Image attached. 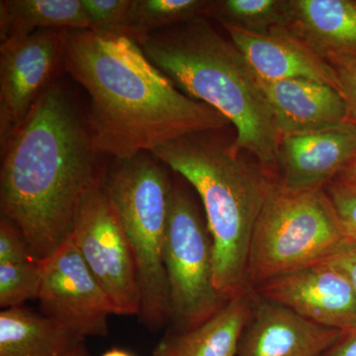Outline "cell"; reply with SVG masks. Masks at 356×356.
Listing matches in <instances>:
<instances>
[{
	"mask_svg": "<svg viewBox=\"0 0 356 356\" xmlns=\"http://www.w3.org/2000/svg\"><path fill=\"white\" fill-rule=\"evenodd\" d=\"M60 58L88 93L86 118L99 154L122 159L152 153L229 123L217 110L181 92L122 33L65 30Z\"/></svg>",
	"mask_w": 356,
	"mask_h": 356,
	"instance_id": "obj_1",
	"label": "cell"
},
{
	"mask_svg": "<svg viewBox=\"0 0 356 356\" xmlns=\"http://www.w3.org/2000/svg\"><path fill=\"white\" fill-rule=\"evenodd\" d=\"M88 118L51 83L1 147L0 209L44 262L72 235L77 210L102 175Z\"/></svg>",
	"mask_w": 356,
	"mask_h": 356,
	"instance_id": "obj_2",
	"label": "cell"
},
{
	"mask_svg": "<svg viewBox=\"0 0 356 356\" xmlns=\"http://www.w3.org/2000/svg\"><path fill=\"white\" fill-rule=\"evenodd\" d=\"M138 44L181 92L233 124L232 151L252 154L275 178L280 133L257 74L235 44L203 17L152 33Z\"/></svg>",
	"mask_w": 356,
	"mask_h": 356,
	"instance_id": "obj_3",
	"label": "cell"
},
{
	"mask_svg": "<svg viewBox=\"0 0 356 356\" xmlns=\"http://www.w3.org/2000/svg\"><path fill=\"white\" fill-rule=\"evenodd\" d=\"M208 134L179 138L152 154L197 192L212 238L215 287L229 301L252 290L248 273L250 243L276 179Z\"/></svg>",
	"mask_w": 356,
	"mask_h": 356,
	"instance_id": "obj_4",
	"label": "cell"
},
{
	"mask_svg": "<svg viewBox=\"0 0 356 356\" xmlns=\"http://www.w3.org/2000/svg\"><path fill=\"white\" fill-rule=\"evenodd\" d=\"M103 185L125 231L137 269L138 317L158 331L168 322V280L163 261L170 184L161 161L152 153L116 159Z\"/></svg>",
	"mask_w": 356,
	"mask_h": 356,
	"instance_id": "obj_5",
	"label": "cell"
},
{
	"mask_svg": "<svg viewBox=\"0 0 356 356\" xmlns=\"http://www.w3.org/2000/svg\"><path fill=\"white\" fill-rule=\"evenodd\" d=\"M348 241L325 189L292 191L275 181L252 234L250 287L327 261Z\"/></svg>",
	"mask_w": 356,
	"mask_h": 356,
	"instance_id": "obj_6",
	"label": "cell"
},
{
	"mask_svg": "<svg viewBox=\"0 0 356 356\" xmlns=\"http://www.w3.org/2000/svg\"><path fill=\"white\" fill-rule=\"evenodd\" d=\"M163 261L172 331L194 329L228 303L214 284L212 238L188 192L172 185L168 199Z\"/></svg>",
	"mask_w": 356,
	"mask_h": 356,
	"instance_id": "obj_7",
	"label": "cell"
},
{
	"mask_svg": "<svg viewBox=\"0 0 356 356\" xmlns=\"http://www.w3.org/2000/svg\"><path fill=\"white\" fill-rule=\"evenodd\" d=\"M102 177L81 200L70 236L108 295L116 315L138 316L140 293L135 259Z\"/></svg>",
	"mask_w": 356,
	"mask_h": 356,
	"instance_id": "obj_8",
	"label": "cell"
},
{
	"mask_svg": "<svg viewBox=\"0 0 356 356\" xmlns=\"http://www.w3.org/2000/svg\"><path fill=\"white\" fill-rule=\"evenodd\" d=\"M41 313L86 341L106 337L113 304L70 236L43 262Z\"/></svg>",
	"mask_w": 356,
	"mask_h": 356,
	"instance_id": "obj_9",
	"label": "cell"
},
{
	"mask_svg": "<svg viewBox=\"0 0 356 356\" xmlns=\"http://www.w3.org/2000/svg\"><path fill=\"white\" fill-rule=\"evenodd\" d=\"M65 30H39L0 44V146L17 130L50 84Z\"/></svg>",
	"mask_w": 356,
	"mask_h": 356,
	"instance_id": "obj_10",
	"label": "cell"
},
{
	"mask_svg": "<svg viewBox=\"0 0 356 356\" xmlns=\"http://www.w3.org/2000/svg\"><path fill=\"white\" fill-rule=\"evenodd\" d=\"M254 291L323 327H356L355 289L329 259L266 281Z\"/></svg>",
	"mask_w": 356,
	"mask_h": 356,
	"instance_id": "obj_11",
	"label": "cell"
},
{
	"mask_svg": "<svg viewBox=\"0 0 356 356\" xmlns=\"http://www.w3.org/2000/svg\"><path fill=\"white\" fill-rule=\"evenodd\" d=\"M356 156V125L350 120L280 137L276 181L292 191L325 189Z\"/></svg>",
	"mask_w": 356,
	"mask_h": 356,
	"instance_id": "obj_12",
	"label": "cell"
},
{
	"mask_svg": "<svg viewBox=\"0 0 356 356\" xmlns=\"http://www.w3.org/2000/svg\"><path fill=\"white\" fill-rule=\"evenodd\" d=\"M341 334L254 293L238 356H323Z\"/></svg>",
	"mask_w": 356,
	"mask_h": 356,
	"instance_id": "obj_13",
	"label": "cell"
},
{
	"mask_svg": "<svg viewBox=\"0 0 356 356\" xmlns=\"http://www.w3.org/2000/svg\"><path fill=\"white\" fill-rule=\"evenodd\" d=\"M225 29L259 79L268 81L309 79L339 90L336 72L329 60L289 28L278 27L261 34L233 27Z\"/></svg>",
	"mask_w": 356,
	"mask_h": 356,
	"instance_id": "obj_14",
	"label": "cell"
},
{
	"mask_svg": "<svg viewBox=\"0 0 356 356\" xmlns=\"http://www.w3.org/2000/svg\"><path fill=\"white\" fill-rule=\"evenodd\" d=\"M257 79L273 110L280 137L350 120L343 96L331 86L301 79L276 81Z\"/></svg>",
	"mask_w": 356,
	"mask_h": 356,
	"instance_id": "obj_15",
	"label": "cell"
},
{
	"mask_svg": "<svg viewBox=\"0 0 356 356\" xmlns=\"http://www.w3.org/2000/svg\"><path fill=\"white\" fill-rule=\"evenodd\" d=\"M327 60L356 57L355 0H289V26Z\"/></svg>",
	"mask_w": 356,
	"mask_h": 356,
	"instance_id": "obj_16",
	"label": "cell"
},
{
	"mask_svg": "<svg viewBox=\"0 0 356 356\" xmlns=\"http://www.w3.org/2000/svg\"><path fill=\"white\" fill-rule=\"evenodd\" d=\"M254 302L252 290L229 300L213 317L194 329L168 332L156 344L153 356H238Z\"/></svg>",
	"mask_w": 356,
	"mask_h": 356,
	"instance_id": "obj_17",
	"label": "cell"
},
{
	"mask_svg": "<svg viewBox=\"0 0 356 356\" xmlns=\"http://www.w3.org/2000/svg\"><path fill=\"white\" fill-rule=\"evenodd\" d=\"M83 343L55 321L24 306L0 313V356H67Z\"/></svg>",
	"mask_w": 356,
	"mask_h": 356,
	"instance_id": "obj_18",
	"label": "cell"
},
{
	"mask_svg": "<svg viewBox=\"0 0 356 356\" xmlns=\"http://www.w3.org/2000/svg\"><path fill=\"white\" fill-rule=\"evenodd\" d=\"M49 29H90L81 0H4L0 2L1 42Z\"/></svg>",
	"mask_w": 356,
	"mask_h": 356,
	"instance_id": "obj_19",
	"label": "cell"
},
{
	"mask_svg": "<svg viewBox=\"0 0 356 356\" xmlns=\"http://www.w3.org/2000/svg\"><path fill=\"white\" fill-rule=\"evenodd\" d=\"M212 4L208 0H132L119 33L139 43L152 33L203 17Z\"/></svg>",
	"mask_w": 356,
	"mask_h": 356,
	"instance_id": "obj_20",
	"label": "cell"
},
{
	"mask_svg": "<svg viewBox=\"0 0 356 356\" xmlns=\"http://www.w3.org/2000/svg\"><path fill=\"white\" fill-rule=\"evenodd\" d=\"M209 14L224 27L261 34L289 26V0L213 1Z\"/></svg>",
	"mask_w": 356,
	"mask_h": 356,
	"instance_id": "obj_21",
	"label": "cell"
},
{
	"mask_svg": "<svg viewBox=\"0 0 356 356\" xmlns=\"http://www.w3.org/2000/svg\"><path fill=\"white\" fill-rule=\"evenodd\" d=\"M43 268V262L36 259L0 264V307L18 308L26 302L38 300Z\"/></svg>",
	"mask_w": 356,
	"mask_h": 356,
	"instance_id": "obj_22",
	"label": "cell"
},
{
	"mask_svg": "<svg viewBox=\"0 0 356 356\" xmlns=\"http://www.w3.org/2000/svg\"><path fill=\"white\" fill-rule=\"evenodd\" d=\"M90 30L119 32L125 22L132 0H81Z\"/></svg>",
	"mask_w": 356,
	"mask_h": 356,
	"instance_id": "obj_23",
	"label": "cell"
},
{
	"mask_svg": "<svg viewBox=\"0 0 356 356\" xmlns=\"http://www.w3.org/2000/svg\"><path fill=\"white\" fill-rule=\"evenodd\" d=\"M325 191L336 209L348 240L356 241L355 182L337 178L325 187Z\"/></svg>",
	"mask_w": 356,
	"mask_h": 356,
	"instance_id": "obj_24",
	"label": "cell"
},
{
	"mask_svg": "<svg viewBox=\"0 0 356 356\" xmlns=\"http://www.w3.org/2000/svg\"><path fill=\"white\" fill-rule=\"evenodd\" d=\"M31 250L19 228L6 217L0 220V264L34 261ZM37 261V259H36Z\"/></svg>",
	"mask_w": 356,
	"mask_h": 356,
	"instance_id": "obj_25",
	"label": "cell"
},
{
	"mask_svg": "<svg viewBox=\"0 0 356 356\" xmlns=\"http://www.w3.org/2000/svg\"><path fill=\"white\" fill-rule=\"evenodd\" d=\"M336 72L339 91L348 106L350 120L356 125V57L329 58Z\"/></svg>",
	"mask_w": 356,
	"mask_h": 356,
	"instance_id": "obj_26",
	"label": "cell"
},
{
	"mask_svg": "<svg viewBox=\"0 0 356 356\" xmlns=\"http://www.w3.org/2000/svg\"><path fill=\"white\" fill-rule=\"evenodd\" d=\"M329 261L348 278L356 291V241H348Z\"/></svg>",
	"mask_w": 356,
	"mask_h": 356,
	"instance_id": "obj_27",
	"label": "cell"
},
{
	"mask_svg": "<svg viewBox=\"0 0 356 356\" xmlns=\"http://www.w3.org/2000/svg\"><path fill=\"white\" fill-rule=\"evenodd\" d=\"M323 356H356V327L341 332L336 343Z\"/></svg>",
	"mask_w": 356,
	"mask_h": 356,
	"instance_id": "obj_28",
	"label": "cell"
},
{
	"mask_svg": "<svg viewBox=\"0 0 356 356\" xmlns=\"http://www.w3.org/2000/svg\"><path fill=\"white\" fill-rule=\"evenodd\" d=\"M339 179L348 180V181L355 182L356 184V156L353 163L346 168V172L339 177Z\"/></svg>",
	"mask_w": 356,
	"mask_h": 356,
	"instance_id": "obj_29",
	"label": "cell"
},
{
	"mask_svg": "<svg viewBox=\"0 0 356 356\" xmlns=\"http://www.w3.org/2000/svg\"><path fill=\"white\" fill-rule=\"evenodd\" d=\"M102 356H134L132 353H129V351L125 350H122V348H111V350L105 351L103 353Z\"/></svg>",
	"mask_w": 356,
	"mask_h": 356,
	"instance_id": "obj_30",
	"label": "cell"
},
{
	"mask_svg": "<svg viewBox=\"0 0 356 356\" xmlns=\"http://www.w3.org/2000/svg\"><path fill=\"white\" fill-rule=\"evenodd\" d=\"M67 356H91L90 353L86 348V344L84 343L79 344V346H76L72 353H70Z\"/></svg>",
	"mask_w": 356,
	"mask_h": 356,
	"instance_id": "obj_31",
	"label": "cell"
}]
</instances>
